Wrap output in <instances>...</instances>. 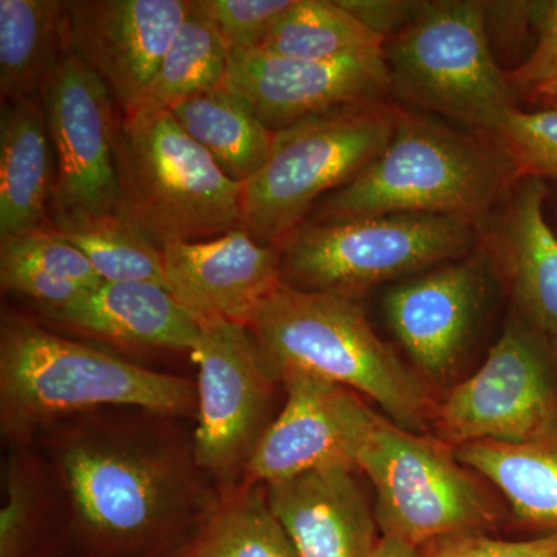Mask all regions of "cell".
<instances>
[{
    "instance_id": "obj_36",
    "label": "cell",
    "mask_w": 557,
    "mask_h": 557,
    "mask_svg": "<svg viewBox=\"0 0 557 557\" xmlns=\"http://www.w3.org/2000/svg\"><path fill=\"white\" fill-rule=\"evenodd\" d=\"M359 21L387 39L388 33L405 28L420 10L421 2H373V0H339Z\"/></svg>"
},
{
    "instance_id": "obj_14",
    "label": "cell",
    "mask_w": 557,
    "mask_h": 557,
    "mask_svg": "<svg viewBox=\"0 0 557 557\" xmlns=\"http://www.w3.org/2000/svg\"><path fill=\"white\" fill-rule=\"evenodd\" d=\"M225 86L273 132L343 106L384 101L391 95L384 49L325 61L293 60L259 47L233 49Z\"/></svg>"
},
{
    "instance_id": "obj_27",
    "label": "cell",
    "mask_w": 557,
    "mask_h": 557,
    "mask_svg": "<svg viewBox=\"0 0 557 557\" xmlns=\"http://www.w3.org/2000/svg\"><path fill=\"white\" fill-rule=\"evenodd\" d=\"M230 51L214 25L201 16L189 0L188 14L156 75L137 102L124 113L170 110L190 97L225 86Z\"/></svg>"
},
{
    "instance_id": "obj_29",
    "label": "cell",
    "mask_w": 557,
    "mask_h": 557,
    "mask_svg": "<svg viewBox=\"0 0 557 557\" xmlns=\"http://www.w3.org/2000/svg\"><path fill=\"white\" fill-rule=\"evenodd\" d=\"M47 230L79 249L102 282L164 285L163 251L119 212L50 220Z\"/></svg>"
},
{
    "instance_id": "obj_11",
    "label": "cell",
    "mask_w": 557,
    "mask_h": 557,
    "mask_svg": "<svg viewBox=\"0 0 557 557\" xmlns=\"http://www.w3.org/2000/svg\"><path fill=\"white\" fill-rule=\"evenodd\" d=\"M39 95L57 163L49 222L115 211L120 119L112 91L65 47Z\"/></svg>"
},
{
    "instance_id": "obj_4",
    "label": "cell",
    "mask_w": 557,
    "mask_h": 557,
    "mask_svg": "<svg viewBox=\"0 0 557 557\" xmlns=\"http://www.w3.org/2000/svg\"><path fill=\"white\" fill-rule=\"evenodd\" d=\"M247 327L274 369H300L379 403L397 426L429 418L426 387L373 332L354 299L277 285Z\"/></svg>"
},
{
    "instance_id": "obj_6",
    "label": "cell",
    "mask_w": 557,
    "mask_h": 557,
    "mask_svg": "<svg viewBox=\"0 0 557 557\" xmlns=\"http://www.w3.org/2000/svg\"><path fill=\"white\" fill-rule=\"evenodd\" d=\"M398 120L387 100L343 106L274 135L265 166L244 183L242 223L277 249L329 194L348 185L386 148Z\"/></svg>"
},
{
    "instance_id": "obj_2",
    "label": "cell",
    "mask_w": 557,
    "mask_h": 557,
    "mask_svg": "<svg viewBox=\"0 0 557 557\" xmlns=\"http://www.w3.org/2000/svg\"><path fill=\"white\" fill-rule=\"evenodd\" d=\"M112 408L193 418L197 384L64 338L20 314H2L0 434L9 449L36 446L65 418Z\"/></svg>"
},
{
    "instance_id": "obj_8",
    "label": "cell",
    "mask_w": 557,
    "mask_h": 557,
    "mask_svg": "<svg viewBox=\"0 0 557 557\" xmlns=\"http://www.w3.org/2000/svg\"><path fill=\"white\" fill-rule=\"evenodd\" d=\"M479 230L435 214L306 222L278 248L282 284L355 300L391 278L465 258Z\"/></svg>"
},
{
    "instance_id": "obj_30",
    "label": "cell",
    "mask_w": 557,
    "mask_h": 557,
    "mask_svg": "<svg viewBox=\"0 0 557 557\" xmlns=\"http://www.w3.org/2000/svg\"><path fill=\"white\" fill-rule=\"evenodd\" d=\"M520 177L557 180V110L512 109L494 132Z\"/></svg>"
},
{
    "instance_id": "obj_20",
    "label": "cell",
    "mask_w": 557,
    "mask_h": 557,
    "mask_svg": "<svg viewBox=\"0 0 557 557\" xmlns=\"http://www.w3.org/2000/svg\"><path fill=\"white\" fill-rule=\"evenodd\" d=\"M545 180L519 178L507 196L494 242L519 309L557 350V236L545 215Z\"/></svg>"
},
{
    "instance_id": "obj_19",
    "label": "cell",
    "mask_w": 557,
    "mask_h": 557,
    "mask_svg": "<svg viewBox=\"0 0 557 557\" xmlns=\"http://www.w3.org/2000/svg\"><path fill=\"white\" fill-rule=\"evenodd\" d=\"M54 324L127 350L193 351L200 322L153 282H102L67 309L47 314Z\"/></svg>"
},
{
    "instance_id": "obj_24",
    "label": "cell",
    "mask_w": 557,
    "mask_h": 557,
    "mask_svg": "<svg viewBox=\"0 0 557 557\" xmlns=\"http://www.w3.org/2000/svg\"><path fill=\"white\" fill-rule=\"evenodd\" d=\"M168 112L234 182H248L270 159L276 132L226 86L190 97Z\"/></svg>"
},
{
    "instance_id": "obj_34",
    "label": "cell",
    "mask_w": 557,
    "mask_h": 557,
    "mask_svg": "<svg viewBox=\"0 0 557 557\" xmlns=\"http://www.w3.org/2000/svg\"><path fill=\"white\" fill-rule=\"evenodd\" d=\"M423 557H557V533L502 541L483 533L454 534L420 547Z\"/></svg>"
},
{
    "instance_id": "obj_31",
    "label": "cell",
    "mask_w": 557,
    "mask_h": 557,
    "mask_svg": "<svg viewBox=\"0 0 557 557\" xmlns=\"http://www.w3.org/2000/svg\"><path fill=\"white\" fill-rule=\"evenodd\" d=\"M0 259L35 267L51 276L75 282L89 289L102 284L86 256L47 228L20 239L0 242Z\"/></svg>"
},
{
    "instance_id": "obj_21",
    "label": "cell",
    "mask_w": 557,
    "mask_h": 557,
    "mask_svg": "<svg viewBox=\"0 0 557 557\" xmlns=\"http://www.w3.org/2000/svg\"><path fill=\"white\" fill-rule=\"evenodd\" d=\"M57 163L42 104L3 102L0 112V242L49 225Z\"/></svg>"
},
{
    "instance_id": "obj_1",
    "label": "cell",
    "mask_w": 557,
    "mask_h": 557,
    "mask_svg": "<svg viewBox=\"0 0 557 557\" xmlns=\"http://www.w3.org/2000/svg\"><path fill=\"white\" fill-rule=\"evenodd\" d=\"M182 420L100 409L40 434L67 497L76 556L168 557L211 515L222 493Z\"/></svg>"
},
{
    "instance_id": "obj_3",
    "label": "cell",
    "mask_w": 557,
    "mask_h": 557,
    "mask_svg": "<svg viewBox=\"0 0 557 557\" xmlns=\"http://www.w3.org/2000/svg\"><path fill=\"white\" fill-rule=\"evenodd\" d=\"M519 178L515 161L494 135L457 131L398 108L397 126L383 152L319 201L307 222L435 214L480 226Z\"/></svg>"
},
{
    "instance_id": "obj_17",
    "label": "cell",
    "mask_w": 557,
    "mask_h": 557,
    "mask_svg": "<svg viewBox=\"0 0 557 557\" xmlns=\"http://www.w3.org/2000/svg\"><path fill=\"white\" fill-rule=\"evenodd\" d=\"M485 278V256H465L387 293L388 325L421 372L443 376L457 364L482 306Z\"/></svg>"
},
{
    "instance_id": "obj_9",
    "label": "cell",
    "mask_w": 557,
    "mask_h": 557,
    "mask_svg": "<svg viewBox=\"0 0 557 557\" xmlns=\"http://www.w3.org/2000/svg\"><path fill=\"white\" fill-rule=\"evenodd\" d=\"M463 467L445 442L380 418L358 468L375 490L381 536L420 548L440 537L483 533L494 511Z\"/></svg>"
},
{
    "instance_id": "obj_7",
    "label": "cell",
    "mask_w": 557,
    "mask_h": 557,
    "mask_svg": "<svg viewBox=\"0 0 557 557\" xmlns=\"http://www.w3.org/2000/svg\"><path fill=\"white\" fill-rule=\"evenodd\" d=\"M391 95L493 135L516 106V91L494 60L486 3L421 2L413 20L384 46Z\"/></svg>"
},
{
    "instance_id": "obj_23",
    "label": "cell",
    "mask_w": 557,
    "mask_h": 557,
    "mask_svg": "<svg viewBox=\"0 0 557 557\" xmlns=\"http://www.w3.org/2000/svg\"><path fill=\"white\" fill-rule=\"evenodd\" d=\"M454 453L500 490L520 523L557 533V432L523 443H465Z\"/></svg>"
},
{
    "instance_id": "obj_33",
    "label": "cell",
    "mask_w": 557,
    "mask_h": 557,
    "mask_svg": "<svg viewBox=\"0 0 557 557\" xmlns=\"http://www.w3.org/2000/svg\"><path fill=\"white\" fill-rule=\"evenodd\" d=\"M530 22L536 44L522 64L508 72L516 94L531 91L557 81V0L530 2Z\"/></svg>"
},
{
    "instance_id": "obj_32",
    "label": "cell",
    "mask_w": 557,
    "mask_h": 557,
    "mask_svg": "<svg viewBox=\"0 0 557 557\" xmlns=\"http://www.w3.org/2000/svg\"><path fill=\"white\" fill-rule=\"evenodd\" d=\"M233 49L259 47L295 0H190Z\"/></svg>"
},
{
    "instance_id": "obj_35",
    "label": "cell",
    "mask_w": 557,
    "mask_h": 557,
    "mask_svg": "<svg viewBox=\"0 0 557 557\" xmlns=\"http://www.w3.org/2000/svg\"><path fill=\"white\" fill-rule=\"evenodd\" d=\"M0 287L5 293L24 296L42 309L44 314L57 313L78 302L90 292L75 282L51 276L46 271L25 263L0 259Z\"/></svg>"
},
{
    "instance_id": "obj_38",
    "label": "cell",
    "mask_w": 557,
    "mask_h": 557,
    "mask_svg": "<svg viewBox=\"0 0 557 557\" xmlns=\"http://www.w3.org/2000/svg\"><path fill=\"white\" fill-rule=\"evenodd\" d=\"M528 95L537 102L539 108L557 110V81L545 84V86L539 87V89Z\"/></svg>"
},
{
    "instance_id": "obj_16",
    "label": "cell",
    "mask_w": 557,
    "mask_h": 557,
    "mask_svg": "<svg viewBox=\"0 0 557 557\" xmlns=\"http://www.w3.org/2000/svg\"><path fill=\"white\" fill-rule=\"evenodd\" d=\"M161 251L166 288L199 322L220 318L247 325L282 284L281 251L244 228L211 240L175 242Z\"/></svg>"
},
{
    "instance_id": "obj_13",
    "label": "cell",
    "mask_w": 557,
    "mask_h": 557,
    "mask_svg": "<svg viewBox=\"0 0 557 557\" xmlns=\"http://www.w3.org/2000/svg\"><path fill=\"white\" fill-rule=\"evenodd\" d=\"M285 405L249 461L247 483L281 482L321 469L359 471L380 416L351 388L300 369L278 370Z\"/></svg>"
},
{
    "instance_id": "obj_15",
    "label": "cell",
    "mask_w": 557,
    "mask_h": 557,
    "mask_svg": "<svg viewBox=\"0 0 557 557\" xmlns=\"http://www.w3.org/2000/svg\"><path fill=\"white\" fill-rule=\"evenodd\" d=\"M189 10V0H69L64 42L124 112L141 97Z\"/></svg>"
},
{
    "instance_id": "obj_22",
    "label": "cell",
    "mask_w": 557,
    "mask_h": 557,
    "mask_svg": "<svg viewBox=\"0 0 557 557\" xmlns=\"http://www.w3.org/2000/svg\"><path fill=\"white\" fill-rule=\"evenodd\" d=\"M2 479L0 557H70L67 497L42 450L10 449Z\"/></svg>"
},
{
    "instance_id": "obj_10",
    "label": "cell",
    "mask_w": 557,
    "mask_h": 557,
    "mask_svg": "<svg viewBox=\"0 0 557 557\" xmlns=\"http://www.w3.org/2000/svg\"><path fill=\"white\" fill-rule=\"evenodd\" d=\"M190 351L197 375L194 449L220 493L242 485L260 440L273 423L277 370L245 324L228 319L200 321Z\"/></svg>"
},
{
    "instance_id": "obj_5",
    "label": "cell",
    "mask_w": 557,
    "mask_h": 557,
    "mask_svg": "<svg viewBox=\"0 0 557 557\" xmlns=\"http://www.w3.org/2000/svg\"><path fill=\"white\" fill-rule=\"evenodd\" d=\"M115 211L159 248L244 228V183L225 174L168 110L123 113Z\"/></svg>"
},
{
    "instance_id": "obj_25",
    "label": "cell",
    "mask_w": 557,
    "mask_h": 557,
    "mask_svg": "<svg viewBox=\"0 0 557 557\" xmlns=\"http://www.w3.org/2000/svg\"><path fill=\"white\" fill-rule=\"evenodd\" d=\"M65 2L0 0V94L3 102L35 98L60 60Z\"/></svg>"
},
{
    "instance_id": "obj_37",
    "label": "cell",
    "mask_w": 557,
    "mask_h": 557,
    "mask_svg": "<svg viewBox=\"0 0 557 557\" xmlns=\"http://www.w3.org/2000/svg\"><path fill=\"white\" fill-rule=\"evenodd\" d=\"M370 557H423L420 548L410 545L401 539L380 536Z\"/></svg>"
},
{
    "instance_id": "obj_26",
    "label": "cell",
    "mask_w": 557,
    "mask_h": 557,
    "mask_svg": "<svg viewBox=\"0 0 557 557\" xmlns=\"http://www.w3.org/2000/svg\"><path fill=\"white\" fill-rule=\"evenodd\" d=\"M168 557H298L271 511L265 485L247 483L220 494L207 520Z\"/></svg>"
},
{
    "instance_id": "obj_12",
    "label": "cell",
    "mask_w": 557,
    "mask_h": 557,
    "mask_svg": "<svg viewBox=\"0 0 557 557\" xmlns=\"http://www.w3.org/2000/svg\"><path fill=\"white\" fill-rule=\"evenodd\" d=\"M545 341L511 324L482 368L443 399L435 416L446 443H523L557 432V392Z\"/></svg>"
},
{
    "instance_id": "obj_18",
    "label": "cell",
    "mask_w": 557,
    "mask_h": 557,
    "mask_svg": "<svg viewBox=\"0 0 557 557\" xmlns=\"http://www.w3.org/2000/svg\"><path fill=\"white\" fill-rule=\"evenodd\" d=\"M267 500L298 557H370L375 511L355 471L321 469L265 485Z\"/></svg>"
},
{
    "instance_id": "obj_28",
    "label": "cell",
    "mask_w": 557,
    "mask_h": 557,
    "mask_svg": "<svg viewBox=\"0 0 557 557\" xmlns=\"http://www.w3.org/2000/svg\"><path fill=\"white\" fill-rule=\"evenodd\" d=\"M386 40L339 0H295L274 22L259 49L293 60L325 61L383 50Z\"/></svg>"
}]
</instances>
